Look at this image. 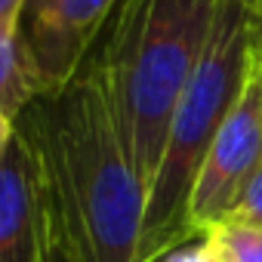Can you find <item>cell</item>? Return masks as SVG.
<instances>
[{
  "mask_svg": "<svg viewBox=\"0 0 262 262\" xmlns=\"http://www.w3.org/2000/svg\"><path fill=\"white\" fill-rule=\"evenodd\" d=\"M225 222H237V225H259L262 228V167L253 173V179L244 185V191L237 194L234 207L228 210Z\"/></svg>",
  "mask_w": 262,
  "mask_h": 262,
  "instance_id": "9",
  "label": "cell"
},
{
  "mask_svg": "<svg viewBox=\"0 0 262 262\" xmlns=\"http://www.w3.org/2000/svg\"><path fill=\"white\" fill-rule=\"evenodd\" d=\"M219 0H120L93 65L139 182H155L176 102L201 59Z\"/></svg>",
  "mask_w": 262,
  "mask_h": 262,
  "instance_id": "2",
  "label": "cell"
},
{
  "mask_svg": "<svg viewBox=\"0 0 262 262\" xmlns=\"http://www.w3.org/2000/svg\"><path fill=\"white\" fill-rule=\"evenodd\" d=\"M225 262H262V228L259 225H237V222H222L213 231H207Z\"/></svg>",
  "mask_w": 262,
  "mask_h": 262,
  "instance_id": "8",
  "label": "cell"
},
{
  "mask_svg": "<svg viewBox=\"0 0 262 262\" xmlns=\"http://www.w3.org/2000/svg\"><path fill=\"white\" fill-rule=\"evenodd\" d=\"M256 71H259V77H262V56H256Z\"/></svg>",
  "mask_w": 262,
  "mask_h": 262,
  "instance_id": "15",
  "label": "cell"
},
{
  "mask_svg": "<svg viewBox=\"0 0 262 262\" xmlns=\"http://www.w3.org/2000/svg\"><path fill=\"white\" fill-rule=\"evenodd\" d=\"M259 167H262V77L253 59L250 77L194 179L188 201L191 237H204L207 231L225 222L237 194Z\"/></svg>",
  "mask_w": 262,
  "mask_h": 262,
  "instance_id": "4",
  "label": "cell"
},
{
  "mask_svg": "<svg viewBox=\"0 0 262 262\" xmlns=\"http://www.w3.org/2000/svg\"><path fill=\"white\" fill-rule=\"evenodd\" d=\"M16 136V120L13 117H7L4 111H0V155L7 151V145H10V139Z\"/></svg>",
  "mask_w": 262,
  "mask_h": 262,
  "instance_id": "12",
  "label": "cell"
},
{
  "mask_svg": "<svg viewBox=\"0 0 262 262\" xmlns=\"http://www.w3.org/2000/svg\"><path fill=\"white\" fill-rule=\"evenodd\" d=\"M120 0H25L19 37L37 83V96L59 93L93 56Z\"/></svg>",
  "mask_w": 262,
  "mask_h": 262,
  "instance_id": "5",
  "label": "cell"
},
{
  "mask_svg": "<svg viewBox=\"0 0 262 262\" xmlns=\"http://www.w3.org/2000/svg\"><path fill=\"white\" fill-rule=\"evenodd\" d=\"M43 185L50 262H139L145 185L129 164L93 59L16 120Z\"/></svg>",
  "mask_w": 262,
  "mask_h": 262,
  "instance_id": "1",
  "label": "cell"
},
{
  "mask_svg": "<svg viewBox=\"0 0 262 262\" xmlns=\"http://www.w3.org/2000/svg\"><path fill=\"white\" fill-rule=\"evenodd\" d=\"M253 13H262V0H259V4H256V10H253Z\"/></svg>",
  "mask_w": 262,
  "mask_h": 262,
  "instance_id": "16",
  "label": "cell"
},
{
  "mask_svg": "<svg viewBox=\"0 0 262 262\" xmlns=\"http://www.w3.org/2000/svg\"><path fill=\"white\" fill-rule=\"evenodd\" d=\"M161 262H225V256L219 253V247L210 237H194V241L176 247L173 253H167Z\"/></svg>",
  "mask_w": 262,
  "mask_h": 262,
  "instance_id": "10",
  "label": "cell"
},
{
  "mask_svg": "<svg viewBox=\"0 0 262 262\" xmlns=\"http://www.w3.org/2000/svg\"><path fill=\"white\" fill-rule=\"evenodd\" d=\"M37 99V83L28 65L19 25H0V111L19 120L22 111Z\"/></svg>",
  "mask_w": 262,
  "mask_h": 262,
  "instance_id": "7",
  "label": "cell"
},
{
  "mask_svg": "<svg viewBox=\"0 0 262 262\" xmlns=\"http://www.w3.org/2000/svg\"><path fill=\"white\" fill-rule=\"evenodd\" d=\"M241 4H247V7H250V13H253V10H256V4H259V0H241Z\"/></svg>",
  "mask_w": 262,
  "mask_h": 262,
  "instance_id": "14",
  "label": "cell"
},
{
  "mask_svg": "<svg viewBox=\"0 0 262 262\" xmlns=\"http://www.w3.org/2000/svg\"><path fill=\"white\" fill-rule=\"evenodd\" d=\"M25 0H0V25H19Z\"/></svg>",
  "mask_w": 262,
  "mask_h": 262,
  "instance_id": "11",
  "label": "cell"
},
{
  "mask_svg": "<svg viewBox=\"0 0 262 262\" xmlns=\"http://www.w3.org/2000/svg\"><path fill=\"white\" fill-rule=\"evenodd\" d=\"M253 13L241 0H219L201 59L176 102L164 155L145 198L139 262H161L176 247L194 241L188 201L204 158L234 108L253 68Z\"/></svg>",
  "mask_w": 262,
  "mask_h": 262,
  "instance_id": "3",
  "label": "cell"
},
{
  "mask_svg": "<svg viewBox=\"0 0 262 262\" xmlns=\"http://www.w3.org/2000/svg\"><path fill=\"white\" fill-rule=\"evenodd\" d=\"M253 50L262 56V13H253Z\"/></svg>",
  "mask_w": 262,
  "mask_h": 262,
  "instance_id": "13",
  "label": "cell"
},
{
  "mask_svg": "<svg viewBox=\"0 0 262 262\" xmlns=\"http://www.w3.org/2000/svg\"><path fill=\"white\" fill-rule=\"evenodd\" d=\"M0 262H50L40 167L19 123L0 155Z\"/></svg>",
  "mask_w": 262,
  "mask_h": 262,
  "instance_id": "6",
  "label": "cell"
}]
</instances>
